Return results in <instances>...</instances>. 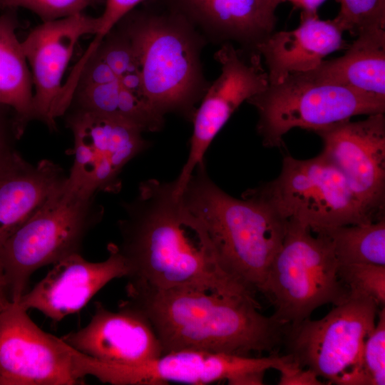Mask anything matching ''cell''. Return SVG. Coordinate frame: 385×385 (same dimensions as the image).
Returning a JSON list of instances; mask_svg holds the SVG:
<instances>
[{"label": "cell", "instance_id": "obj_10", "mask_svg": "<svg viewBox=\"0 0 385 385\" xmlns=\"http://www.w3.org/2000/svg\"><path fill=\"white\" fill-rule=\"evenodd\" d=\"M334 306L320 319L308 318L287 327L284 342L294 362L337 384L356 364L379 306L370 297L350 292Z\"/></svg>", "mask_w": 385, "mask_h": 385}, {"label": "cell", "instance_id": "obj_13", "mask_svg": "<svg viewBox=\"0 0 385 385\" xmlns=\"http://www.w3.org/2000/svg\"><path fill=\"white\" fill-rule=\"evenodd\" d=\"M65 115L74 138L68 183L94 193L118 192L123 168L150 146L143 132L122 120L88 112L68 109Z\"/></svg>", "mask_w": 385, "mask_h": 385}, {"label": "cell", "instance_id": "obj_12", "mask_svg": "<svg viewBox=\"0 0 385 385\" xmlns=\"http://www.w3.org/2000/svg\"><path fill=\"white\" fill-rule=\"evenodd\" d=\"M221 73L210 84L192 118L193 130L186 163L174 180L175 190L180 195L188 180L232 114L244 102L269 85L262 56L256 51L236 48L225 43L215 53Z\"/></svg>", "mask_w": 385, "mask_h": 385}, {"label": "cell", "instance_id": "obj_28", "mask_svg": "<svg viewBox=\"0 0 385 385\" xmlns=\"http://www.w3.org/2000/svg\"><path fill=\"white\" fill-rule=\"evenodd\" d=\"M339 275L349 292L370 297L379 306H384L385 265L368 263L339 265Z\"/></svg>", "mask_w": 385, "mask_h": 385}, {"label": "cell", "instance_id": "obj_35", "mask_svg": "<svg viewBox=\"0 0 385 385\" xmlns=\"http://www.w3.org/2000/svg\"><path fill=\"white\" fill-rule=\"evenodd\" d=\"M0 299L9 300L7 297V289L3 272L0 267ZM10 301V300H9Z\"/></svg>", "mask_w": 385, "mask_h": 385}, {"label": "cell", "instance_id": "obj_17", "mask_svg": "<svg viewBox=\"0 0 385 385\" xmlns=\"http://www.w3.org/2000/svg\"><path fill=\"white\" fill-rule=\"evenodd\" d=\"M108 251L102 262H89L81 253L59 260L18 304L26 311L38 310L53 322L78 312L111 281L128 275L116 244H108Z\"/></svg>", "mask_w": 385, "mask_h": 385}, {"label": "cell", "instance_id": "obj_36", "mask_svg": "<svg viewBox=\"0 0 385 385\" xmlns=\"http://www.w3.org/2000/svg\"><path fill=\"white\" fill-rule=\"evenodd\" d=\"M265 3L273 10L275 11L279 4L278 0H264Z\"/></svg>", "mask_w": 385, "mask_h": 385}, {"label": "cell", "instance_id": "obj_24", "mask_svg": "<svg viewBox=\"0 0 385 385\" xmlns=\"http://www.w3.org/2000/svg\"><path fill=\"white\" fill-rule=\"evenodd\" d=\"M317 234L329 237L339 265H385V217L339 226Z\"/></svg>", "mask_w": 385, "mask_h": 385}, {"label": "cell", "instance_id": "obj_19", "mask_svg": "<svg viewBox=\"0 0 385 385\" xmlns=\"http://www.w3.org/2000/svg\"><path fill=\"white\" fill-rule=\"evenodd\" d=\"M342 34L333 20L302 12L297 29L274 31L256 48L265 60L269 84L317 68L326 56L347 46Z\"/></svg>", "mask_w": 385, "mask_h": 385}, {"label": "cell", "instance_id": "obj_29", "mask_svg": "<svg viewBox=\"0 0 385 385\" xmlns=\"http://www.w3.org/2000/svg\"><path fill=\"white\" fill-rule=\"evenodd\" d=\"M98 0H0V9L24 8L43 21L56 20L83 13Z\"/></svg>", "mask_w": 385, "mask_h": 385}, {"label": "cell", "instance_id": "obj_2", "mask_svg": "<svg viewBox=\"0 0 385 385\" xmlns=\"http://www.w3.org/2000/svg\"><path fill=\"white\" fill-rule=\"evenodd\" d=\"M126 299L150 320L163 354L191 349L273 354L287 327L261 314L255 297L192 288L155 289L128 282Z\"/></svg>", "mask_w": 385, "mask_h": 385}, {"label": "cell", "instance_id": "obj_6", "mask_svg": "<svg viewBox=\"0 0 385 385\" xmlns=\"http://www.w3.org/2000/svg\"><path fill=\"white\" fill-rule=\"evenodd\" d=\"M329 237L287 220L285 235L269 268L261 294L272 304V317L294 327L317 308L345 299L349 290Z\"/></svg>", "mask_w": 385, "mask_h": 385}, {"label": "cell", "instance_id": "obj_31", "mask_svg": "<svg viewBox=\"0 0 385 385\" xmlns=\"http://www.w3.org/2000/svg\"><path fill=\"white\" fill-rule=\"evenodd\" d=\"M145 0H106L103 13L99 16V29L94 38L82 55L81 59L87 58L110 30L128 12L137 7Z\"/></svg>", "mask_w": 385, "mask_h": 385}, {"label": "cell", "instance_id": "obj_33", "mask_svg": "<svg viewBox=\"0 0 385 385\" xmlns=\"http://www.w3.org/2000/svg\"><path fill=\"white\" fill-rule=\"evenodd\" d=\"M118 81L123 88L145 100L140 71L128 73L120 77Z\"/></svg>", "mask_w": 385, "mask_h": 385}, {"label": "cell", "instance_id": "obj_16", "mask_svg": "<svg viewBox=\"0 0 385 385\" xmlns=\"http://www.w3.org/2000/svg\"><path fill=\"white\" fill-rule=\"evenodd\" d=\"M62 339L78 351L103 363L133 366L163 354L160 342L146 315L125 299L118 311L100 302L88 324Z\"/></svg>", "mask_w": 385, "mask_h": 385}, {"label": "cell", "instance_id": "obj_32", "mask_svg": "<svg viewBox=\"0 0 385 385\" xmlns=\"http://www.w3.org/2000/svg\"><path fill=\"white\" fill-rule=\"evenodd\" d=\"M280 377L279 385H322L324 384L311 369L302 368L292 359L278 370Z\"/></svg>", "mask_w": 385, "mask_h": 385}, {"label": "cell", "instance_id": "obj_7", "mask_svg": "<svg viewBox=\"0 0 385 385\" xmlns=\"http://www.w3.org/2000/svg\"><path fill=\"white\" fill-rule=\"evenodd\" d=\"M247 102L257 111V131L267 148H280L294 128L317 132L355 115L385 113V97L316 82L302 73L269 84Z\"/></svg>", "mask_w": 385, "mask_h": 385}, {"label": "cell", "instance_id": "obj_18", "mask_svg": "<svg viewBox=\"0 0 385 385\" xmlns=\"http://www.w3.org/2000/svg\"><path fill=\"white\" fill-rule=\"evenodd\" d=\"M188 19L207 43L256 51L274 31L275 11L264 0H157Z\"/></svg>", "mask_w": 385, "mask_h": 385}, {"label": "cell", "instance_id": "obj_3", "mask_svg": "<svg viewBox=\"0 0 385 385\" xmlns=\"http://www.w3.org/2000/svg\"><path fill=\"white\" fill-rule=\"evenodd\" d=\"M180 196L202 222L222 270L253 295L261 293L287 220L252 189L241 199L222 190L208 175L205 160L194 169Z\"/></svg>", "mask_w": 385, "mask_h": 385}, {"label": "cell", "instance_id": "obj_4", "mask_svg": "<svg viewBox=\"0 0 385 385\" xmlns=\"http://www.w3.org/2000/svg\"><path fill=\"white\" fill-rule=\"evenodd\" d=\"M120 24L130 36L139 63L145 100L159 113L192 120L210 83L201 52L207 41L182 14L157 0H145Z\"/></svg>", "mask_w": 385, "mask_h": 385}, {"label": "cell", "instance_id": "obj_26", "mask_svg": "<svg viewBox=\"0 0 385 385\" xmlns=\"http://www.w3.org/2000/svg\"><path fill=\"white\" fill-rule=\"evenodd\" d=\"M340 10L333 19L344 32L357 36L362 32L385 29V0H337Z\"/></svg>", "mask_w": 385, "mask_h": 385}, {"label": "cell", "instance_id": "obj_5", "mask_svg": "<svg viewBox=\"0 0 385 385\" xmlns=\"http://www.w3.org/2000/svg\"><path fill=\"white\" fill-rule=\"evenodd\" d=\"M96 193L67 183L0 247V267L9 300L18 302L33 273L80 253L88 232L103 216Z\"/></svg>", "mask_w": 385, "mask_h": 385}, {"label": "cell", "instance_id": "obj_34", "mask_svg": "<svg viewBox=\"0 0 385 385\" xmlns=\"http://www.w3.org/2000/svg\"><path fill=\"white\" fill-rule=\"evenodd\" d=\"M327 0H278L279 4L289 1L302 12L308 14H317V9Z\"/></svg>", "mask_w": 385, "mask_h": 385}, {"label": "cell", "instance_id": "obj_27", "mask_svg": "<svg viewBox=\"0 0 385 385\" xmlns=\"http://www.w3.org/2000/svg\"><path fill=\"white\" fill-rule=\"evenodd\" d=\"M93 53L112 69L118 79L128 73L140 71L132 41L125 30L118 24L104 36L91 55Z\"/></svg>", "mask_w": 385, "mask_h": 385}, {"label": "cell", "instance_id": "obj_15", "mask_svg": "<svg viewBox=\"0 0 385 385\" xmlns=\"http://www.w3.org/2000/svg\"><path fill=\"white\" fill-rule=\"evenodd\" d=\"M99 25V16L83 12L43 21L21 41L33 82L34 118L51 131L57 128L62 80L76 44L85 35H96Z\"/></svg>", "mask_w": 385, "mask_h": 385}, {"label": "cell", "instance_id": "obj_1", "mask_svg": "<svg viewBox=\"0 0 385 385\" xmlns=\"http://www.w3.org/2000/svg\"><path fill=\"white\" fill-rule=\"evenodd\" d=\"M116 244L128 282L155 289L192 288L254 296L221 267L202 222L175 191L174 181L141 182L123 203Z\"/></svg>", "mask_w": 385, "mask_h": 385}, {"label": "cell", "instance_id": "obj_25", "mask_svg": "<svg viewBox=\"0 0 385 385\" xmlns=\"http://www.w3.org/2000/svg\"><path fill=\"white\" fill-rule=\"evenodd\" d=\"M339 385L385 384V309L366 337L356 364L338 381Z\"/></svg>", "mask_w": 385, "mask_h": 385}, {"label": "cell", "instance_id": "obj_8", "mask_svg": "<svg viewBox=\"0 0 385 385\" xmlns=\"http://www.w3.org/2000/svg\"><path fill=\"white\" fill-rule=\"evenodd\" d=\"M252 190L283 219L298 222L315 234L374 222L342 172L322 153L306 160L285 156L278 177Z\"/></svg>", "mask_w": 385, "mask_h": 385}, {"label": "cell", "instance_id": "obj_23", "mask_svg": "<svg viewBox=\"0 0 385 385\" xmlns=\"http://www.w3.org/2000/svg\"><path fill=\"white\" fill-rule=\"evenodd\" d=\"M115 118L142 132H157L165 124V116L145 99L115 81L76 90L68 108Z\"/></svg>", "mask_w": 385, "mask_h": 385}, {"label": "cell", "instance_id": "obj_21", "mask_svg": "<svg viewBox=\"0 0 385 385\" xmlns=\"http://www.w3.org/2000/svg\"><path fill=\"white\" fill-rule=\"evenodd\" d=\"M299 73L316 82L385 97V29L361 33L344 56Z\"/></svg>", "mask_w": 385, "mask_h": 385}, {"label": "cell", "instance_id": "obj_20", "mask_svg": "<svg viewBox=\"0 0 385 385\" xmlns=\"http://www.w3.org/2000/svg\"><path fill=\"white\" fill-rule=\"evenodd\" d=\"M68 175L48 159L36 164L19 153L0 168V247L67 183Z\"/></svg>", "mask_w": 385, "mask_h": 385}, {"label": "cell", "instance_id": "obj_37", "mask_svg": "<svg viewBox=\"0 0 385 385\" xmlns=\"http://www.w3.org/2000/svg\"><path fill=\"white\" fill-rule=\"evenodd\" d=\"M9 300H5L0 299V311L5 307V305L9 302Z\"/></svg>", "mask_w": 385, "mask_h": 385}, {"label": "cell", "instance_id": "obj_14", "mask_svg": "<svg viewBox=\"0 0 385 385\" xmlns=\"http://www.w3.org/2000/svg\"><path fill=\"white\" fill-rule=\"evenodd\" d=\"M323 153L343 174L367 216L376 221L385 211V115L344 120L315 132Z\"/></svg>", "mask_w": 385, "mask_h": 385}, {"label": "cell", "instance_id": "obj_11", "mask_svg": "<svg viewBox=\"0 0 385 385\" xmlns=\"http://www.w3.org/2000/svg\"><path fill=\"white\" fill-rule=\"evenodd\" d=\"M288 361L287 354L255 357L184 349L137 366L103 363L100 381L114 385H205L222 381L230 385H261L267 370H278Z\"/></svg>", "mask_w": 385, "mask_h": 385}, {"label": "cell", "instance_id": "obj_30", "mask_svg": "<svg viewBox=\"0 0 385 385\" xmlns=\"http://www.w3.org/2000/svg\"><path fill=\"white\" fill-rule=\"evenodd\" d=\"M24 131L15 111L0 103V168L19 153L16 142Z\"/></svg>", "mask_w": 385, "mask_h": 385}, {"label": "cell", "instance_id": "obj_22", "mask_svg": "<svg viewBox=\"0 0 385 385\" xmlns=\"http://www.w3.org/2000/svg\"><path fill=\"white\" fill-rule=\"evenodd\" d=\"M0 15V103L11 107L26 130L34 120V87L31 71L16 36V9Z\"/></svg>", "mask_w": 385, "mask_h": 385}, {"label": "cell", "instance_id": "obj_9", "mask_svg": "<svg viewBox=\"0 0 385 385\" xmlns=\"http://www.w3.org/2000/svg\"><path fill=\"white\" fill-rule=\"evenodd\" d=\"M96 359L39 328L18 302L0 311V385H76Z\"/></svg>", "mask_w": 385, "mask_h": 385}]
</instances>
